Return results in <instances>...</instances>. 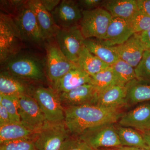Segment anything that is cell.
<instances>
[{
	"instance_id": "39",
	"label": "cell",
	"mask_w": 150,
	"mask_h": 150,
	"mask_svg": "<svg viewBox=\"0 0 150 150\" xmlns=\"http://www.w3.org/2000/svg\"><path fill=\"white\" fill-rule=\"evenodd\" d=\"M142 136L146 143L148 146L149 149L150 150V130L142 133Z\"/></svg>"
},
{
	"instance_id": "7",
	"label": "cell",
	"mask_w": 150,
	"mask_h": 150,
	"mask_svg": "<svg viewBox=\"0 0 150 150\" xmlns=\"http://www.w3.org/2000/svg\"><path fill=\"white\" fill-rule=\"evenodd\" d=\"M55 37L63 54L71 62L77 65L79 55L84 46L85 39L79 25L60 29Z\"/></svg>"
},
{
	"instance_id": "9",
	"label": "cell",
	"mask_w": 150,
	"mask_h": 150,
	"mask_svg": "<svg viewBox=\"0 0 150 150\" xmlns=\"http://www.w3.org/2000/svg\"><path fill=\"white\" fill-rule=\"evenodd\" d=\"M21 122L34 130L40 131L48 126L49 122L36 100L29 94L16 97Z\"/></svg>"
},
{
	"instance_id": "36",
	"label": "cell",
	"mask_w": 150,
	"mask_h": 150,
	"mask_svg": "<svg viewBox=\"0 0 150 150\" xmlns=\"http://www.w3.org/2000/svg\"><path fill=\"white\" fill-rule=\"evenodd\" d=\"M13 122L6 109L0 104V125H4Z\"/></svg>"
},
{
	"instance_id": "14",
	"label": "cell",
	"mask_w": 150,
	"mask_h": 150,
	"mask_svg": "<svg viewBox=\"0 0 150 150\" xmlns=\"http://www.w3.org/2000/svg\"><path fill=\"white\" fill-rule=\"evenodd\" d=\"M59 95L62 104L72 106L96 104L98 94L92 84L88 83Z\"/></svg>"
},
{
	"instance_id": "21",
	"label": "cell",
	"mask_w": 150,
	"mask_h": 150,
	"mask_svg": "<svg viewBox=\"0 0 150 150\" xmlns=\"http://www.w3.org/2000/svg\"><path fill=\"white\" fill-rule=\"evenodd\" d=\"M21 78L4 71L0 74V94L17 97L29 94L31 87H28Z\"/></svg>"
},
{
	"instance_id": "20",
	"label": "cell",
	"mask_w": 150,
	"mask_h": 150,
	"mask_svg": "<svg viewBox=\"0 0 150 150\" xmlns=\"http://www.w3.org/2000/svg\"><path fill=\"white\" fill-rule=\"evenodd\" d=\"M40 131L30 129L21 122L0 125V144L17 140L33 141Z\"/></svg>"
},
{
	"instance_id": "26",
	"label": "cell",
	"mask_w": 150,
	"mask_h": 150,
	"mask_svg": "<svg viewBox=\"0 0 150 150\" xmlns=\"http://www.w3.org/2000/svg\"><path fill=\"white\" fill-rule=\"evenodd\" d=\"M111 67L118 85H126L137 79L135 69L125 61L119 59Z\"/></svg>"
},
{
	"instance_id": "34",
	"label": "cell",
	"mask_w": 150,
	"mask_h": 150,
	"mask_svg": "<svg viewBox=\"0 0 150 150\" xmlns=\"http://www.w3.org/2000/svg\"><path fill=\"white\" fill-rule=\"evenodd\" d=\"M102 1L100 0H81L78 3L83 11H90L100 7Z\"/></svg>"
},
{
	"instance_id": "28",
	"label": "cell",
	"mask_w": 150,
	"mask_h": 150,
	"mask_svg": "<svg viewBox=\"0 0 150 150\" xmlns=\"http://www.w3.org/2000/svg\"><path fill=\"white\" fill-rule=\"evenodd\" d=\"M92 77V84L96 89L98 95L105 89L118 84L111 66L97 73Z\"/></svg>"
},
{
	"instance_id": "25",
	"label": "cell",
	"mask_w": 150,
	"mask_h": 150,
	"mask_svg": "<svg viewBox=\"0 0 150 150\" xmlns=\"http://www.w3.org/2000/svg\"><path fill=\"white\" fill-rule=\"evenodd\" d=\"M116 127L121 146L144 148L149 150L142 133L129 127L120 126Z\"/></svg>"
},
{
	"instance_id": "32",
	"label": "cell",
	"mask_w": 150,
	"mask_h": 150,
	"mask_svg": "<svg viewBox=\"0 0 150 150\" xmlns=\"http://www.w3.org/2000/svg\"><path fill=\"white\" fill-rule=\"evenodd\" d=\"M0 150H35V149L33 140L21 139L1 144Z\"/></svg>"
},
{
	"instance_id": "8",
	"label": "cell",
	"mask_w": 150,
	"mask_h": 150,
	"mask_svg": "<svg viewBox=\"0 0 150 150\" xmlns=\"http://www.w3.org/2000/svg\"><path fill=\"white\" fill-rule=\"evenodd\" d=\"M4 64L7 71L21 79L43 80L44 77L42 64L31 56H18L11 58Z\"/></svg>"
},
{
	"instance_id": "1",
	"label": "cell",
	"mask_w": 150,
	"mask_h": 150,
	"mask_svg": "<svg viewBox=\"0 0 150 150\" xmlns=\"http://www.w3.org/2000/svg\"><path fill=\"white\" fill-rule=\"evenodd\" d=\"M123 108H106L96 104L67 106L64 108V122L69 134L80 138L99 127L118 121L124 113Z\"/></svg>"
},
{
	"instance_id": "40",
	"label": "cell",
	"mask_w": 150,
	"mask_h": 150,
	"mask_svg": "<svg viewBox=\"0 0 150 150\" xmlns=\"http://www.w3.org/2000/svg\"><path fill=\"white\" fill-rule=\"evenodd\" d=\"M115 148L118 150H149L144 148L124 146H120Z\"/></svg>"
},
{
	"instance_id": "27",
	"label": "cell",
	"mask_w": 150,
	"mask_h": 150,
	"mask_svg": "<svg viewBox=\"0 0 150 150\" xmlns=\"http://www.w3.org/2000/svg\"><path fill=\"white\" fill-rule=\"evenodd\" d=\"M136 80L129 83L127 95V103L150 101V85L136 83Z\"/></svg>"
},
{
	"instance_id": "30",
	"label": "cell",
	"mask_w": 150,
	"mask_h": 150,
	"mask_svg": "<svg viewBox=\"0 0 150 150\" xmlns=\"http://www.w3.org/2000/svg\"><path fill=\"white\" fill-rule=\"evenodd\" d=\"M137 79L150 82V50L144 51L142 60L135 68Z\"/></svg>"
},
{
	"instance_id": "13",
	"label": "cell",
	"mask_w": 150,
	"mask_h": 150,
	"mask_svg": "<svg viewBox=\"0 0 150 150\" xmlns=\"http://www.w3.org/2000/svg\"><path fill=\"white\" fill-rule=\"evenodd\" d=\"M112 47L119 59L127 62L134 69L139 64L146 50L139 33H135L126 42Z\"/></svg>"
},
{
	"instance_id": "35",
	"label": "cell",
	"mask_w": 150,
	"mask_h": 150,
	"mask_svg": "<svg viewBox=\"0 0 150 150\" xmlns=\"http://www.w3.org/2000/svg\"><path fill=\"white\" fill-rule=\"evenodd\" d=\"M138 11L150 17V0H137Z\"/></svg>"
},
{
	"instance_id": "12",
	"label": "cell",
	"mask_w": 150,
	"mask_h": 150,
	"mask_svg": "<svg viewBox=\"0 0 150 150\" xmlns=\"http://www.w3.org/2000/svg\"><path fill=\"white\" fill-rule=\"evenodd\" d=\"M82 12L78 2L63 0L51 13L56 25L62 29L79 25Z\"/></svg>"
},
{
	"instance_id": "16",
	"label": "cell",
	"mask_w": 150,
	"mask_h": 150,
	"mask_svg": "<svg viewBox=\"0 0 150 150\" xmlns=\"http://www.w3.org/2000/svg\"><path fill=\"white\" fill-rule=\"evenodd\" d=\"M27 4L35 14L43 40L55 37L60 28L55 23L51 13L46 10L40 0L27 1Z\"/></svg>"
},
{
	"instance_id": "37",
	"label": "cell",
	"mask_w": 150,
	"mask_h": 150,
	"mask_svg": "<svg viewBox=\"0 0 150 150\" xmlns=\"http://www.w3.org/2000/svg\"><path fill=\"white\" fill-rule=\"evenodd\" d=\"M40 3L46 10L51 13L56 8L61 1L60 0H40Z\"/></svg>"
},
{
	"instance_id": "18",
	"label": "cell",
	"mask_w": 150,
	"mask_h": 150,
	"mask_svg": "<svg viewBox=\"0 0 150 150\" xmlns=\"http://www.w3.org/2000/svg\"><path fill=\"white\" fill-rule=\"evenodd\" d=\"M129 83L125 86L114 85L98 95L96 105L106 108H124L128 105L127 97Z\"/></svg>"
},
{
	"instance_id": "33",
	"label": "cell",
	"mask_w": 150,
	"mask_h": 150,
	"mask_svg": "<svg viewBox=\"0 0 150 150\" xmlns=\"http://www.w3.org/2000/svg\"><path fill=\"white\" fill-rule=\"evenodd\" d=\"M60 150H93L86 142L76 137L67 138Z\"/></svg>"
},
{
	"instance_id": "19",
	"label": "cell",
	"mask_w": 150,
	"mask_h": 150,
	"mask_svg": "<svg viewBox=\"0 0 150 150\" xmlns=\"http://www.w3.org/2000/svg\"><path fill=\"white\" fill-rule=\"evenodd\" d=\"M91 82V77L77 66L59 80L53 86V89L57 93L60 94Z\"/></svg>"
},
{
	"instance_id": "5",
	"label": "cell",
	"mask_w": 150,
	"mask_h": 150,
	"mask_svg": "<svg viewBox=\"0 0 150 150\" xmlns=\"http://www.w3.org/2000/svg\"><path fill=\"white\" fill-rule=\"evenodd\" d=\"M14 19L23 40L35 44H41L43 40L34 13L24 1L8 13Z\"/></svg>"
},
{
	"instance_id": "41",
	"label": "cell",
	"mask_w": 150,
	"mask_h": 150,
	"mask_svg": "<svg viewBox=\"0 0 150 150\" xmlns=\"http://www.w3.org/2000/svg\"><path fill=\"white\" fill-rule=\"evenodd\" d=\"M97 150H118L115 148H104V149H100Z\"/></svg>"
},
{
	"instance_id": "22",
	"label": "cell",
	"mask_w": 150,
	"mask_h": 150,
	"mask_svg": "<svg viewBox=\"0 0 150 150\" xmlns=\"http://www.w3.org/2000/svg\"><path fill=\"white\" fill-rule=\"evenodd\" d=\"M100 7L107 11L112 18L128 20L138 11L137 0L103 1Z\"/></svg>"
},
{
	"instance_id": "6",
	"label": "cell",
	"mask_w": 150,
	"mask_h": 150,
	"mask_svg": "<svg viewBox=\"0 0 150 150\" xmlns=\"http://www.w3.org/2000/svg\"><path fill=\"white\" fill-rule=\"evenodd\" d=\"M46 73L54 85L70 70L78 66L69 60L60 50L56 41L46 43Z\"/></svg>"
},
{
	"instance_id": "15",
	"label": "cell",
	"mask_w": 150,
	"mask_h": 150,
	"mask_svg": "<svg viewBox=\"0 0 150 150\" xmlns=\"http://www.w3.org/2000/svg\"><path fill=\"white\" fill-rule=\"evenodd\" d=\"M118 122L119 126L136 129L142 133L150 130V102L124 113Z\"/></svg>"
},
{
	"instance_id": "11",
	"label": "cell",
	"mask_w": 150,
	"mask_h": 150,
	"mask_svg": "<svg viewBox=\"0 0 150 150\" xmlns=\"http://www.w3.org/2000/svg\"><path fill=\"white\" fill-rule=\"evenodd\" d=\"M80 139L86 142L93 150L115 148L121 146L115 123L99 127L88 132Z\"/></svg>"
},
{
	"instance_id": "3",
	"label": "cell",
	"mask_w": 150,
	"mask_h": 150,
	"mask_svg": "<svg viewBox=\"0 0 150 150\" xmlns=\"http://www.w3.org/2000/svg\"><path fill=\"white\" fill-rule=\"evenodd\" d=\"M30 95L36 100L46 120L51 124L64 121V109L59 94L55 90L42 86L31 87Z\"/></svg>"
},
{
	"instance_id": "2",
	"label": "cell",
	"mask_w": 150,
	"mask_h": 150,
	"mask_svg": "<svg viewBox=\"0 0 150 150\" xmlns=\"http://www.w3.org/2000/svg\"><path fill=\"white\" fill-rule=\"evenodd\" d=\"M23 38L12 16L1 11L0 13V63L3 65L18 54Z\"/></svg>"
},
{
	"instance_id": "38",
	"label": "cell",
	"mask_w": 150,
	"mask_h": 150,
	"mask_svg": "<svg viewBox=\"0 0 150 150\" xmlns=\"http://www.w3.org/2000/svg\"><path fill=\"white\" fill-rule=\"evenodd\" d=\"M139 34L146 49L150 50V29Z\"/></svg>"
},
{
	"instance_id": "4",
	"label": "cell",
	"mask_w": 150,
	"mask_h": 150,
	"mask_svg": "<svg viewBox=\"0 0 150 150\" xmlns=\"http://www.w3.org/2000/svg\"><path fill=\"white\" fill-rule=\"evenodd\" d=\"M112 18L110 14L100 7L83 11L79 25L84 37L103 40Z\"/></svg>"
},
{
	"instance_id": "29",
	"label": "cell",
	"mask_w": 150,
	"mask_h": 150,
	"mask_svg": "<svg viewBox=\"0 0 150 150\" xmlns=\"http://www.w3.org/2000/svg\"><path fill=\"white\" fill-rule=\"evenodd\" d=\"M134 33H141L150 29V17L139 11L127 20Z\"/></svg>"
},
{
	"instance_id": "10",
	"label": "cell",
	"mask_w": 150,
	"mask_h": 150,
	"mask_svg": "<svg viewBox=\"0 0 150 150\" xmlns=\"http://www.w3.org/2000/svg\"><path fill=\"white\" fill-rule=\"evenodd\" d=\"M64 122L51 124L41 129L33 140L35 150H60L69 138Z\"/></svg>"
},
{
	"instance_id": "31",
	"label": "cell",
	"mask_w": 150,
	"mask_h": 150,
	"mask_svg": "<svg viewBox=\"0 0 150 150\" xmlns=\"http://www.w3.org/2000/svg\"><path fill=\"white\" fill-rule=\"evenodd\" d=\"M0 104L3 105L7 110L13 122H21L16 97L0 94Z\"/></svg>"
},
{
	"instance_id": "17",
	"label": "cell",
	"mask_w": 150,
	"mask_h": 150,
	"mask_svg": "<svg viewBox=\"0 0 150 150\" xmlns=\"http://www.w3.org/2000/svg\"><path fill=\"white\" fill-rule=\"evenodd\" d=\"M134 34L127 20L112 18L104 39L100 40L108 46H117L126 42Z\"/></svg>"
},
{
	"instance_id": "24",
	"label": "cell",
	"mask_w": 150,
	"mask_h": 150,
	"mask_svg": "<svg viewBox=\"0 0 150 150\" xmlns=\"http://www.w3.org/2000/svg\"><path fill=\"white\" fill-rule=\"evenodd\" d=\"M77 65L91 77L110 67L91 54L85 46L79 55Z\"/></svg>"
},
{
	"instance_id": "23",
	"label": "cell",
	"mask_w": 150,
	"mask_h": 150,
	"mask_svg": "<svg viewBox=\"0 0 150 150\" xmlns=\"http://www.w3.org/2000/svg\"><path fill=\"white\" fill-rule=\"evenodd\" d=\"M84 44L91 54L110 66L119 59L112 46L105 45L99 39L86 38L85 39Z\"/></svg>"
}]
</instances>
